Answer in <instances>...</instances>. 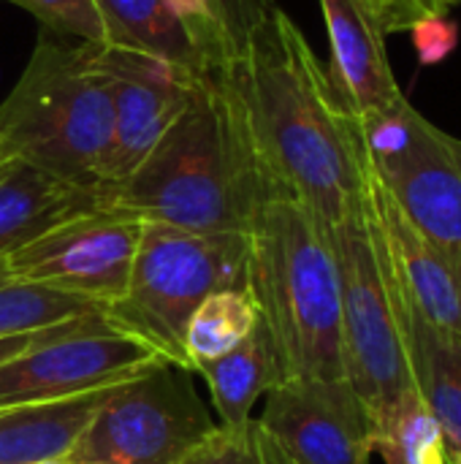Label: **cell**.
I'll return each instance as SVG.
<instances>
[{
	"mask_svg": "<svg viewBox=\"0 0 461 464\" xmlns=\"http://www.w3.org/2000/svg\"><path fill=\"white\" fill-rule=\"evenodd\" d=\"M234 76L274 193L299 201L323 231L337 228L367 198L364 133L280 5L250 33Z\"/></svg>",
	"mask_w": 461,
	"mask_h": 464,
	"instance_id": "cell-1",
	"label": "cell"
},
{
	"mask_svg": "<svg viewBox=\"0 0 461 464\" xmlns=\"http://www.w3.org/2000/svg\"><path fill=\"white\" fill-rule=\"evenodd\" d=\"M331 46L329 79L359 122L399 114L410 101L399 90L386 52V27L372 0H318Z\"/></svg>",
	"mask_w": 461,
	"mask_h": 464,
	"instance_id": "cell-14",
	"label": "cell"
},
{
	"mask_svg": "<svg viewBox=\"0 0 461 464\" xmlns=\"http://www.w3.org/2000/svg\"><path fill=\"white\" fill-rule=\"evenodd\" d=\"M193 372L206 383L215 421L223 430H245L253 421L255 402L280 383L274 351L261 324L234 351L193 364Z\"/></svg>",
	"mask_w": 461,
	"mask_h": 464,
	"instance_id": "cell-19",
	"label": "cell"
},
{
	"mask_svg": "<svg viewBox=\"0 0 461 464\" xmlns=\"http://www.w3.org/2000/svg\"><path fill=\"white\" fill-rule=\"evenodd\" d=\"M106 46L130 49L201 79L231 54L209 14L206 0H95Z\"/></svg>",
	"mask_w": 461,
	"mask_h": 464,
	"instance_id": "cell-13",
	"label": "cell"
},
{
	"mask_svg": "<svg viewBox=\"0 0 461 464\" xmlns=\"http://www.w3.org/2000/svg\"><path fill=\"white\" fill-rule=\"evenodd\" d=\"M155 362L163 359L147 343L111 329L103 310L79 315L0 364V411L103 392Z\"/></svg>",
	"mask_w": 461,
	"mask_h": 464,
	"instance_id": "cell-9",
	"label": "cell"
},
{
	"mask_svg": "<svg viewBox=\"0 0 461 464\" xmlns=\"http://www.w3.org/2000/svg\"><path fill=\"white\" fill-rule=\"evenodd\" d=\"M0 163H3V160H0Z\"/></svg>",
	"mask_w": 461,
	"mask_h": 464,
	"instance_id": "cell-33",
	"label": "cell"
},
{
	"mask_svg": "<svg viewBox=\"0 0 461 464\" xmlns=\"http://www.w3.org/2000/svg\"><path fill=\"white\" fill-rule=\"evenodd\" d=\"M179 464H266L255 419L245 430L217 427Z\"/></svg>",
	"mask_w": 461,
	"mask_h": 464,
	"instance_id": "cell-24",
	"label": "cell"
},
{
	"mask_svg": "<svg viewBox=\"0 0 461 464\" xmlns=\"http://www.w3.org/2000/svg\"><path fill=\"white\" fill-rule=\"evenodd\" d=\"M399 313L418 394L437 416L448 443V454L454 457L461 451V340L418 318L416 310L402 299V294Z\"/></svg>",
	"mask_w": 461,
	"mask_h": 464,
	"instance_id": "cell-18",
	"label": "cell"
},
{
	"mask_svg": "<svg viewBox=\"0 0 461 464\" xmlns=\"http://www.w3.org/2000/svg\"><path fill=\"white\" fill-rule=\"evenodd\" d=\"M454 3H459V0H440V5H443V8H446V11H448V8H451V5H454Z\"/></svg>",
	"mask_w": 461,
	"mask_h": 464,
	"instance_id": "cell-29",
	"label": "cell"
},
{
	"mask_svg": "<svg viewBox=\"0 0 461 464\" xmlns=\"http://www.w3.org/2000/svg\"><path fill=\"white\" fill-rule=\"evenodd\" d=\"M95 44L38 35L11 92L0 101V147L76 188L101 190L114 111Z\"/></svg>",
	"mask_w": 461,
	"mask_h": 464,
	"instance_id": "cell-4",
	"label": "cell"
},
{
	"mask_svg": "<svg viewBox=\"0 0 461 464\" xmlns=\"http://www.w3.org/2000/svg\"><path fill=\"white\" fill-rule=\"evenodd\" d=\"M141 220L95 209L71 218L3 258L14 280L46 285L109 307L130 280Z\"/></svg>",
	"mask_w": 461,
	"mask_h": 464,
	"instance_id": "cell-10",
	"label": "cell"
},
{
	"mask_svg": "<svg viewBox=\"0 0 461 464\" xmlns=\"http://www.w3.org/2000/svg\"><path fill=\"white\" fill-rule=\"evenodd\" d=\"M359 125L372 174L461 272V139L440 130L410 103L394 117Z\"/></svg>",
	"mask_w": 461,
	"mask_h": 464,
	"instance_id": "cell-8",
	"label": "cell"
},
{
	"mask_svg": "<svg viewBox=\"0 0 461 464\" xmlns=\"http://www.w3.org/2000/svg\"><path fill=\"white\" fill-rule=\"evenodd\" d=\"M258 432H261V430H258ZM261 449H264V462L266 464H293V462H288V459H285V457H283V454H280V451H277V449H274L264 435H261Z\"/></svg>",
	"mask_w": 461,
	"mask_h": 464,
	"instance_id": "cell-28",
	"label": "cell"
},
{
	"mask_svg": "<svg viewBox=\"0 0 461 464\" xmlns=\"http://www.w3.org/2000/svg\"><path fill=\"white\" fill-rule=\"evenodd\" d=\"M367 196L402 299L429 326L461 340V272L408 220L372 169Z\"/></svg>",
	"mask_w": 461,
	"mask_h": 464,
	"instance_id": "cell-15",
	"label": "cell"
},
{
	"mask_svg": "<svg viewBox=\"0 0 461 464\" xmlns=\"http://www.w3.org/2000/svg\"><path fill=\"white\" fill-rule=\"evenodd\" d=\"M103 392L0 411V464L65 462L90 427Z\"/></svg>",
	"mask_w": 461,
	"mask_h": 464,
	"instance_id": "cell-17",
	"label": "cell"
},
{
	"mask_svg": "<svg viewBox=\"0 0 461 464\" xmlns=\"http://www.w3.org/2000/svg\"><path fill=\"white\" fill-rule=\"evenodd\" d=\"M41 464H68V462H62V459H60V462H41Z\"/></svg>",
	"mask_w": 461,
	"mask_h": 464,
	"instance_id": "cell-32",
	"label": "cell"
},
{
	"mask_svg": "<svg viewBox=\"0 0 461 464\" xmlns=\"http://www.w3.org/2000/svg\"><path fill=\"white\" fill-rule=\"evenodd\" d=\"M247 234H201L141 220L125 294L103 307L111 329L147 343L160 359L190 370L185 332L217 291L247 288Z\"/></svg>",
	"mask_w": 461,
	"mask_h": 464,
	"instance_id": "cell-6",
	"label": "cell"
},
{
	"mask_svg": "<svg viewBox=\"0 0 461 464\" xmlns=\"http://www.w3.org/2000/svg\"><path fill=\"white\" fill-rule=\"evenodd\" d=\"M258 326V310L247 288L242 291H217L206 296L198 310L190 315L185 332V353L193 364L212 362L236 345H242Z\"/></svg>",
	"mask_w": 461,
	"mask_h": 464,
	"instance_id": "cell-20",
	"label": "cell"
},
{
	"mask_svg": "<svg viewBox=\"0 0 461 464\" xmlns=\"http://www.w3.org/2000/svg\"><path fill=\"white\" fill-rule=\"evenodd\" d=\"M101 209L98 193L76 188L24 160L0 163V258L43 237L54 226Z\"/></svg>",
	"mask_w": 461,
	"mask_h": 464,
	"instance_id": "cell-16",
	"label": "cell"
},
{
	"mask_svg": "<svg viewBox=\"0 0 461 464\" xmlns=\"http://www.w3.org/2000/svg\"><path fill=\"white\" fill-rule=\"evenodd\" d=\"M247 242V291L280 383L345 378L340 275L321 223L299 201L277 196L258 209Z\"/></svg>",
	"mask_w": 461,
	"mask_h": 464,
	"instance_id": "cell-3",
	"label": "cell"
},
{
	"mask_svg": "<svg viewBox=\"0 0 461 464\" xmlns=\"http://www.w3.org/2000/svg\"><path fill=\"white\" fill-rule=\"evenodd\" d=\"M103 304L46 285L14 280L0 258V337L52 329L79 315L101 313Z\"/></svg>",
	"mask_w": 461,
	"mask_h": 464,
	"instance_id": "cell-21",
	"label": "cell"
},
{
	"mask_svg": "<svg viewBox=\"0 0 461 464\" xmlns=\"http://www.w3.org/2000/svg\"><path fill=\"white\" fill-rule=\"evenodd\" d=\"M35 16L57 38L106 46V30L95 0H8Z\"/></svg>",
	"mask_w": 461,
	"mask_h": 464,
	"instance_id": "cell-23",
	"label": "cell"
},
{
	"mask_svg": "<svg viewBox=\"0 0 461 464\" xmlns=\"http://www.w3.org/2000/svg\"><path fill=\"white\" fill-rule=\"evenodd\" d=\"M217 430L196 372L155 362L109 386L68 464H179Z\"/></svg>",
	"mask_w": 461,
	"mask_h": 464,
	"instance_id": "cell-7",
	"label": "cell"
},
{
	"mask_svg": "<svg viewBox=\"0 0 461 464\" xmlns=\"http://www.w3.org/2000/svg\"><path fill=\"white\" fill-rule=\"evenodd\" d=\"M372 3L380 14L386 33L421 30L446 14L440 0H372Z\"/></svg>",
	"mask_w": 461,
	"mask_h": 464,
	"instance_id": "cell-26",
	"label": "cell"
},
{
	"mask_svg": "<svg viewBox=\"0 0 461 464\" xmlns=\"http://www.w3.org/2000/svg\"><path fill=\"white\" fill-rule=\"evenodd\" d=\"M206 5L231 60H236L245 52L250 33L269 16V11L277 3L274 0H206Z\"/></svg>",
	"mask_w": 461,
	"mask_h": 464,
	"instance_id": "cell-25",
	"label": "cell"
},
{
	"mask_svg": "<svg viewBox=\"0 0 461 464\" xmlns=\"http://www.w3.org/2000/svg\"><path fill=\"white\" fill-rule=\"evenodd\" d=\"M269 198L277 193L234 63L196 82L185 111L128 179L98 190L101 209L201 234H247Z\"/></svg>",
	"mask_w": 461,
	"mask_h": 464,
	"instance_id": "cell-2",
	"label": "cell"
},
{
	"mask_svg": "<svg viewBox=\"0 0 461 464\" xmlns=\"http://www.w3.org/2000/svg\"><path fill=\"white\" fill-rule=\"evenodd\" d=\"M264 397L255 424L288 462L370 464L372 424L345 378L283 381Z\"/></svg>",
	"mask_w": 461,
	"mask_h": 464,
	"instance_id": "cell-11",
	"label": "cell"
},
{
	"mask_svg": "<svg viewBox=\"0 0 461 464\" xmlns=\"http://www.w3.org/2000/svg\"><path fill=\"white\" fill-rule=\"evenodd\" d=\"M98 65L106 76L114 111L103 190L128 179L139 169L171 122L185 111L198 79L168 63L120 46H101Z\"/></svg>",
	"mask_w": 461,
	"mask_h": 464,
	"instance_id": "cell-12",
	"label": "cell"
},
{
	"mask_svg": "<svg viewBox=\"0 0 461 464\" xmlns=\"http://www.w3.org/2000/svg\"><path fill=\"white\" fill-rule=\"evenodd\" d=\"M0 160H5V152H3V147H0Z\"/></svg>",
	"mask_w": 461,
	"mask_h": 464,
	"instance_id": "cell-31",
	"label": "cell"
},
{
	"mask_svg": "<svg viewBox=\"0 0 461 464\" xmlns=\"http://www.w3.org/2000/svg\"><path fill=\"white\" fill-rule=\"evenodd\" d=\"M372 454H380L386 464H451L443 427L424 400H413L386 430L372 435Z\"/></svg>",
	"mask_w": 461,
	"mask_h": 464,
	"instance_id": "cell-22",
	"label": "cell"
},
{
	"mask_svg": "<svg viewBox=\"0 0 461 464\" xmlns=\"http://www.w3.org/2000/svg\"><path fill=\"white\" fill-rule=\"evenodd\" d=\"M71 321H73V318H71ZM52 329H54V326H52ZM52 329L27 332V334H14V337H0V364L8 362V359H14V356H19V353H24V351H30V348L38 345L41 340H46Z\"/></svg>",
	"mask_w": 461,
	"mask_h": 464,
	"instance_id": "cell-27",
	"label": "cell"
},
{
	"mask_svg": "<svg viewBox=\"0 0 461 464\" xmlns=\"http://www.w3.org/2000/svg\"><path fill=\"white\" fill-rule=\"evenodd\" d=\"M326 237L340 275L345 381L359 394L372 435H378L421 394L410 367L399 294L370 196Z\"/></svg>",
	"mask_w": 461,
	"mask_h": 464,
	"instance_id": "cell-5",
	"label": "cell"
},
{
	"mask_svg": "<svg viewBox=\"0 0 461 464\" xmlns=\"http://www.w3.org/2000/svg\"><path fill=\"white\" fill-rule=\"evenodd\" d=\"M451 464H461V451H459V454H454V457H451Z\"/></svg>",
	"mask_w": 461,
	"mask_h": 464,
	"instance_id": "cell-30",
	"label": "cell"
}]
</instances>
